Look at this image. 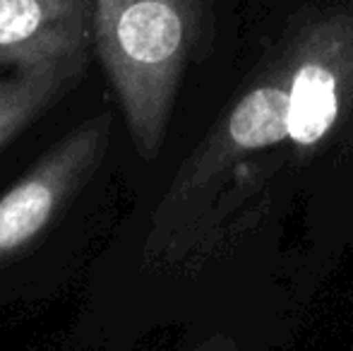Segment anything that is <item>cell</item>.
Instances as JSON below:
<instances>
[{
  "mask_svg": "<svg viewBox=\"0 0 353 351\" xmlns=\"http://www.w3.org/2000/svg\"><path fill=\"white\" fill-rule=\"evenodd\" d=\"M353 103V3L305 27L276 68L238 97L173 176L152 217L147 258L207 250L241 202L245 181L274 171L283 150L312 152Z\"/></svg>",
  "mask_w": 353,
  "mask_h": 351,
  "instance_id": "6da1fadb",
  "label": "cell"
},
{
  "mask_svg": "<svg viewBox=\"0 0 353 351\" xmlns=\"http://www.w3.org/2000/svg\"><path fill=\"white\" fill-rule=\"evenodd\" d=\"M205 0H94L99 58L142 159L161 152L185 68L207 41Z\"/></svg>",
  "mask_w": 353,
  "mask_h": 351,
  "instance_id": "7a4b0ae2",
  "label": "cell"
},
{
  "mask_svg": "<svg viewBox=\"0 0 353 351\" xmlns=\"http://www.w3.org/2000/svg\"><path fill=\"white\" fill-rule=\"evenodd\" d=\"M113 113L101 111L56 140L0 195V272L24 260L99 174L111 147Z\"/></svg>",
  "mask_w": 353,
  "mask_h": 351,
  "instance_id": "3957f363",
  "label": "cell"
},
{
  "mask_svg": "<svg viewBox=\"0 0 353 351\" xmlns=\"http://www.w3.org/2000/svg\"><path fill=\"white\" fill-rule=\"evenodd\" d=\"M94 56V0H0V68Z\"/></svg>",
  "mask_w": 353,
  "mask_h": 351,
  "instance_id": "277c9868",
  "label": "cell"
},
{
  "mask_svg": "<svg viewBox=\"0 0 353 351\" xmlns=\"http://www.w3.org/2000/svg\"><path fill=\"white\" fill-rule=\"evenodd\" d=\"M92 58L19 68L0 77V154L82 82Z\"/></svg>",
  "mask_w": 353,
  "mask_h": 351,
  "instance_id": "5b68a950",
  "label": "cell"
},
{
  "mask_svg": "<svg viewBox=\"0 0 353 351\" xmlns=\"http://www.w3.org/2000/svg\"><path fill=\"white\" fill-rule=\"evenodd\" d=\"M192 351H241V349H238V344L233 342V339L216 334V337H210L207 342H202L200 347L192 349Z\"/></svg>",
  "mask_w": 353,
  "mask_h": 351,
  "instance_id": "8992f818",
  "label": "cell"
}]
</instances>
